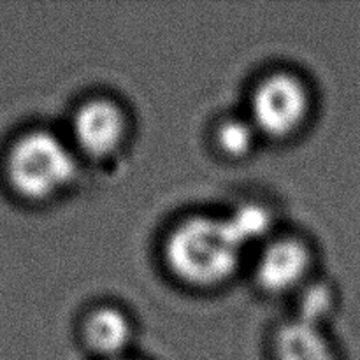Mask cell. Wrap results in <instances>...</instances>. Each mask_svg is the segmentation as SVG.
<instances>
[{
	"instance_id": "6",
	"label": "cell",
	"mask_w": 360,
	"mask_h": 360,
	"mask_svg": "<svg viewBox=\"0 0 360 360\" xmlns=\"http://www.w3.org/2000/svg\"><path fill=\"white\" fill-rule=\"evenodd\" d=\"M81 338L95 355L105 360L122 359L134 338V323L116 306H97L83 319Z\"/></svg>"
},
{
	"instance_id": "1",
	"label": "cell",
	"mask_w": 360,
	"mask_h": 360,
	"mask_svg": "<svg viewBox=\"0 0 360 360\" xmlns=\"http://www.w3.org/2000/svg\"><path fill=\"white\" fill-rule=\"evenodd\" d=\"M245 246L227 217L195 214L176 224L164 243V260L172 276L197 288H213L231 280Z\"/></svg>"
},
{
	"instance_id": "4",
	"label": "cell",
	"mask_w": 360,
	"mask_h": 360,
	"mask_svg": "<svg viewBox=\"0 0 360 360\" xmlns=\"http://www.w3.org/2000/svg\"><path fill=\"white\" fill-rule=\"evenodd\" d=\"M129 118L122 105L108 97H94L81 102L72 115L70 143L77 155L108 158L125 143Z\"/></svg>"
},
{
	"instance_id": "3",
	"label": "cell",
	"mask_w": 360,
	"mask_h": 360,
	"mask_svg": "<svg viewBox=\"0 0 360 360\" xmlns=\"http://www.w3.org/2000/svg\"><path fill=\"white\" fill-rule=\"evenodd\" d=\"M311 111V95L294 72L280 70L264 76L250 97L248 118L260 136L287 139L304 127Z\"/></svg>"
},
{
	"instance_id": "11",
	"label": "cell",
	"mask_w": 360,
	"mask_h": 360,
	"mask_svg": "<svg viewBox=\"0 0 360 360\" xmlns=\"http://www.w3.org/2000/svg\"><path fill=\"white\" fill-rule=\"evenodd\" d=\"M116 360H129V359H125V357H122V359H116Z\"/></svg>"
},
{
	"instance_id": "10",
	"label": "cell",
	"mask_w": 360,
	"mask_h": 360,
	"mask_svg": "<svg viewBox=\"0 0 360 360\" xmlns=\"http://www.w3.org/2000/svg\"><path fill=\"white\" fill-rule=\"evenodd\" d=\"M227 220L231 221L232 229L245 248L266 239L273 224L269 211L259 204H243L241 207H236L232 213L227 214Z\"/></svg>"
},
{
	"instance_id": "8",
	"label": "cell",
	"mask_w": 360,
	"mask_h": 360,
	"mask_svg": "<svg viewBox=\"0 0 360 360\" xmlns=\"http://www.w3.org/2000/svg\"><path fill=\"white\" fill-rule=\"evenodd\" d=\"M334 309H336V294L333 292L330 285L326 281L309 280L299 290L297 315L294 319L323 327V323Z\"/></svg>"
},
{
	"instance_id": "7",
	"label": "cell",
	"mask_w": 360,
	"mask_h": 360,
	"mask_svg": "<svg viewBox=\"0 0 360 360\" xmlns=\"http://www.w3.org/2000/svg\"><path fill=\"white\" fill-rule=\"evenodd\" d=\"M274 359L276 360H338L333 345L327 340L323 327L288 320L274 336Z\"/></svg>"
},
{
	"instance_id": "5",
	"label": "cell",
	"mask_w": 360,
	"mask_h": 360,
	"mask_svg": "<svg viewBox=\"0 0 360 360\" xmlns=\"http://www.w3.org/2000/svg\"><path fill=\"white\" fill-rule=\"evenodd\" d=\"M313 252L295 236H280L264 243L255 264V280L269 294L299 292L309 281Z\"/></svg>"
},
{
	"instance_id": "9",
	"label": "cell",
	"mask_w": 360,
	"mask_h": 360,
	"mask_svg": "<svg viewBox=\"0 0 360 360\" xmlns=\"http://www.w3.org/2000/svg\"><path fill=\"white\" fill-rule=\"evenodd\" d=\"M260 134L250 122V118H225L214 130V141L218 150L227 157H245L255 146Z\"/></svg>"
},
{
	"instance_id": "2",
	"label": "cell",
	"mask_w": 360,
	"mask_h": 360,
	"mask_svg": "<svg viewBox=\"0 0 360 360\" xmlns=\"http://www.w3.org/2000/svg\"><path fill=\"white\" fill-rule=\"evenodd\" d=\"M4 172L9 188L32 202L65 192L77 176V151L70 141L44 129L27 130L7 148Z\"/></svg>"
}]
</instances>
